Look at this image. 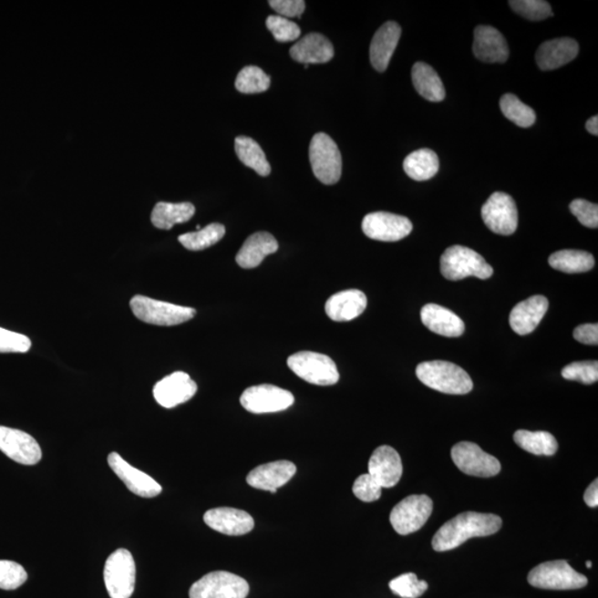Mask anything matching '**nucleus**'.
Returning a JSON list of instances; mask_svg holds the SVG:
<instances>
[{
	"instance_id": "obj_1",
	"label": "nucleus",
	"mask_w": 598,
	"mask_h": 598,
	"mask_svg": "<svg viewBox=\"0 0 598 598\" xmlns=\"http://www.w3.org/2000/svg\"><path fill=\"white\" fill-rule=\"evenodd\" d=\"M502 519L496 514L465 512L457 515L438 531L432 539L437 552L457 549L472 538H483L499 532Z\"/></svg>"
},
{
	"instance_id": "obj_2",
	"label": "nucleus",
	"mask_w": 598,
	"mask_h": 598,
	"mask_svg": "<svg viewBox=\"0 0 598 598\" xmlns=\"http://www.w3.org/2000/svg\"><path fill=\"white\" fill-rule=\"evenodd\" d=\"M416 375L422 384L443 394L466 395L473 389L472 379L466 370L443 360L418 365Z\"/></svg>"
},
{
	"instance_id": "obj_3",
	"label": "nucleus",
	"mask_w": 598,
	"mask_h": 598,
	"mask_svg": "<svg viewBox=\"0 0 598 598\" xmlns=\"http://www.w3.org/2000/svg\"><path fill=\"white\" fill-rule=\"evenodd\" d=\"M441 274L448 281H461L469 276L488 280L493 275V268L476 251L455 245L443 253L440 261Z\"/></svg>"
},
{
	"instance_id": "obj_4",
	"label": "nucleus",
	"mask_w": 598,
	"mask_h": 598,
	"mask_svg": "<svg viewBox=\"0 0 598 598\" xmlns=\"http://www.w3.org/2000/svg\"><path fill=\"white\" fill-rule=\"evenodd\" d=\"M130 306L134 316L157 326H175L187 323L197 314L194 308L174 305L142 295L134 296Z\"/></svg>"
},
{
	"instance_id": "obj_5",
	"label": "nucleus",
	"mask_w": 598,
	"mask_h": 598,
	"mask_svg": "<svg viewBox=\"0 0 598 598\" xmlns=\"http://www.w3.org/2000/svg\"><path fill=\"white\" fill-rule=\"evenodd\" d=\"M314 175L324 184H336L342 177L343 160L337 144L326 133H317L309 146Z\"/></svg>"
},
{
	"instance_id": "obj_6",
	"label": "nucleus",
	"mask_w": 598,
	"mask_h": 598,
	"mask_svg": "<svg viewBox=\"0 0 598 598\" xmlns=\"http://www.w3.org/2000/svg\"><path fill=\"white\" fill-rule=\"evenodd\" d=\"M531 585L542 590H579L587 585L586 576L577 572L566 561H552L540 564L530 572Z\"/></svg>"
},
{
	"instance_id": "obj_7",
	"label": "nucleus",
	"mask_w": 598,
	"mask_h": 598,
	"mask_svg": "<svg viewBox=\"0 0 598 598\" xmlns=\"http://www.w3.org/2000/svg\"><path fill=\"white\" fill-rule=\"evenodd\" d=\"M136 563L131 552L119 549L108 558L105 565L106 589L111 598H130L136 587Z\"/></svg>"
},
{
	"instance_id": "obj_8",
	"label": "nucleus",
	"mask_w": 598,
	"mask_h": 598,
	"mask_svg": "<svg viewBox=\"0 0 598 598\" xmlns=\"http://www.w3.org/2000/svg\"><path fill=\"white\" fill-rule=\"evenodd\" d=\"M287 365L294 374L309 384L333 386L339 380L337 366L326 355L299 352L288 358Z\"/></svg>"
},
{
	"instance_id": "obj_9",
	"label": "nucleus",
	"mask_w": 598,
	"mask_h": 598,
	"mask_svg": "<svg viewBox=\"0 0 598 598\" xmlns=\"http://www.w3.org/2000/svg\"><path fill=\"white\" fill-rule=\"evenodd\" d=\"M250 586L241 576L219 571L206 574L190 589V598H246Z\"/></svg>"
},
{
	"instance_id": "obj_10",
	"label": "nucleus",
	"mask_w": 598,
	"mask_h": 598,
	"mask_svg": "<svg viewBox=\"0 0 598 598\" xmlns=\"http://www.w3.org/2000/svg\"><path fill=\"white\" fill-rule=\"evenodd\" d=\"M433 510L432 500L426 494H414L396 505L390 513V523L396 532L408 535L426 524Z\"/></svg>"
},
{
	"instance_id": "obj_11",
	"label": "nucleus",
	"mask_w": 598,
	"mask_h": 598,
	"mask_svg": "<svg viewBox=\"0 0 598 598\" xmlns=\"http://www.w3.org/2000/svg\"><path fill=\"white\" fill-rule=\"evenodd\" d=\"M451 458L459 470L468 476L491 478L501 471V463L496 457L483 451L476 443L462 441L451 450Z\"/></svg>"
},
{
	"instance_id": "obj_12",
	"label": "nucleus",
	"mask_w": 598,
	"mask_h": 598,
	"mask_svg": "<svg viewBox=\"0 0 598 598\" xmlns=\"http://www.w3.org/2000/svg\"><path fill=\"white\" fill-rule=\"evenodd\" d=\"M241 405L252 414H272L290 408L294 396L290 391L273 385L253 386L241 396Z\"/></svg>"
},
{
	"instance_id": "obj_13",
	"label": "nucleus",
	"mask_w": 598,
	"mask_h": 598,
	"mask_svg": "<svg viewBox=\"0 0 598 598\" xmlns=\"http://www.w3.org/2000/svg\"><path fill=\"white\" fill-rule=\"evenodd\" d=\"M482 219L499 235H512L518 229V209L511 195L496 192L482 206Z\"/></svg>"
},
{
	"instance_id": "obj_14",
	"label": "nucleus",
	"mask_w": 598,
	"mask_h": 598,
	"mask_svg": "<svg viewBox=\"0 0 598 598\" xmlns=\"http://www.w3.org/2000/svg\"><path fill=\"white\" fill-rule=\"evenodd\" d=\"M0 451L15 462L34 466L43 458L38 442L22 430L0 426Z\"/></svg>"
},
{
	"instance_id": "obj_15",
	"label": "nucleus",
	"mask_w": 598,
	"mask_h": 598,
	"mask_svg": "<svg viewBox=\"0 0 598 598\" xmlns=\"http://www.w3.org/2000/svg\"><path fill=\"white\" fill-rule=\"evenodd\" d=\"M363 231L371 240L397 242L408 236L414 226L405 216L388 212H375L366 215Z\"/></svg>"
},
{
	"instance_id": "obj_16",
	"label": "nucleus",
	"mask_w": 598,
	"mask_h": 598,
	"mask_svg": "<svg viewBox=\"0 0 598 598\" xmlns=\"http://www.w3.org/2000/svg\"><path fill=\"white\" fill-rule=\"evenodd\" d=\"M197 391L195 381L187 373L177 371L154 386L153 396L160 406L171 409L192 399Z\"/></svg>"
},
{
	"instance_id": "obj_17",
	"label": "nucleus",
	"mask_w": 598,
	"mask_h": 598,
	"mask_svg": "<svg viewBox=\"0 0 598 598\" xmlns=\"http://www.w3.org/2000/svg\"><path fill=\"white\" fill-rule=\"evenodd\" d=\"M108 465L115 472L126 487L136 496L141 498H156L162 492V487L139 469L129 465L117 452H111L108 457Z\"/></svg>"
},
{
	"instance_id": "obj_18",
	"label": "nucleus",
	"mask_w": 598,
	"mask_h": 598,
	"mask_svg": "<svg viewBox=\"0 0 598 598\" xmlns=\"http://www.w3.org/2000/svg\"><path fill=\"white\" fill-rule=\"evenodd\" d=\"M368 474L381 488H394L402 476L399 453L389 446H381L370 457Z\"/></svg>"
},
{
	"instance_id": "obj_19",
	"label": "nucleus",
	"mask_w": 598,
	"mask_h": 598,
	"mask_svg": "<svg viewBox=\"0 0 598 598\" xmlns=\"http://www.w3.org/2000/svg\"><path fill=\"white\" fill-rule=\"evenodd\" d=\"M203 519L205 524L216 532L232 536L250 533L255 524L249 513L233 508L209 510Z\"/></svg>"
},
{
	"instance_id": "obj_20",
	"label": "nucleus",
	"mask_w": 598,
	"mask_h": 598,
	"mask_svg": "<svg viewBox=\"0 0 598 598\" xmlns=\"http://www.w3.org/2000/svg\"><path fill=\"white\" fill-rule=\"evenodd\" d=\"M297 471L296 466L291 461L280 460L262 465L249 473L246 482L252 488L265 490L276 493L277 489L291 480Z\"/></svg>"
},
{
	"instance_id": "obj_21",
	"label": "nucleus",
	"mask_w": 598,
	"mask_h": 598,
	"mask_svg": "<svg viewBox=\"0 0 598 598\" xmlns=\"http://www.w3.org/2000/svg\"><path fill=\"white\" fill-rule=\"evenodd\" d=\"M473 53L483 63H505L509 58L507 40L491 26H478L474 30Z\"/></svg>"
},
{
	"instance_id": "obj_22",
	"label": "nucleus",
	"mask_w": 598,
	"mask_h": 598,
	"mask_svg": "<svg viewBox=\"0 0 598 598\" xmlns=\"http://www.w3.org/2000/svg\"><path fill=\"white\" fill-rule=\"evenodd\" d=\"M579 44L572 38H556L545 41L536 51V63L541 70L561 68L579 55Z\"/></svg>"
},
{
	"instance_id": "obj_23",
	"label": "nucleus",
	"mask_w": 598,
	"mask_h": 598,
	"mask_svg": "<svg viewBox=\"0 0 598 598\" xmlns=\"http://www.w3.org/2000/svg\"><path fill=\"white\" fill-rule=\"evenodd\" d=\"M549 309L548 298L532 296L518 304L510 314V325L514 333L524 336L535 331Z\"/></svg>"
},
{
	"instance_id": "obj_24",
	"label": "nucleus",
	"mask_w": 598,
	"mask_h": 598,
	"mask_svg": "<svg viewBox=\"0 0 598 598\" xmlns=\"http://www.w3.org/2000/svg\"><path fill=\"white\" fill-rule=\"evenodd\" d=\"M401 36V27L395 22H388L381 26L376 32L370 45V63L379 72L388 68L391 57H393Z\"/></svg>"
},
{
	"instance_id": "obj_25",
	"label": "nucleus",
	"mask_w": 598,
	"mask_h": 598,
	"mask_svg": "<svg viewBox=\"0 0 598 598\" xmlns=\"http://www.w3.org/2000/svg\"><path fill=\"white\" fill-rule=\"evenodd\" d=\"M292 58L297 63L326 64L333 59L335 50L331 41L322 34L312 33L298 40L290 50Z\"/></svg>"
},
{
	"instance_id": "obj_26",
	"label": "nucleus",
	"mask_w": 598,
	"mask_h": 598,
	"mask_svg": "<svg viewBox=\"0 0 598 598\" xmlns=\"http://www.w3.org/2000/svg\"><path fill=\"white\" fill-rule=\"evenodd\" d=\"M367 307V297L362 291L347 290L328 299L325 311L334 322H350L362 315Z\"/></svg>"
},
{
	"instance_id": "obj_27",
	"label": "nucleus",
	"mask_w": 598,
	"mask_h": 598,
	"mask_svg": "<svg viewBox=\"0 0 598 598\" xmlns=\"http://www.w3.org/2000/svg\"><path fill=\"white\" fill-rule=\"evenodd\" d=\"M421 321L432 333L445 337H459L465 333V323L450 309L428 304L421 309Z\"/></svg>"
},
{
	"instance_id": "obj_28",
	"label": "nucleus",
	"mask_w": 598,
	"mask_h": 598,
	"mask_svg": "<svg viewBox=\"0 0 598 598\" xmlns=\"http://www.w3.org/2000/svg\"><path fill=\"white\" fill-rule=\"evenodd\" d=\"M277 250L278 243L274 236L267 232H257L244 242L237 253L236 262L242 268L252 270L260 266L266 256L274 254Z\"/></svg>"
},
{
	"instance_id": "obj_29",
	"label": "nucleus",
	"mask_w": 598,
	"mask_h": 598,
	"mask_svg": "<svg viewBox=\"0 0 598 598\" xmlns=\"http://www.w3.org/2000/svg\"><path fill=\"white\" fill-rule=\"evenodd\" d=\"M412 82L418 94L430 102H441L446 98L445 87L435 69L425 63L412 67Z\"/></svg>"
},
{
	"instance_id": "obj_30",
	"label": "nucleus",
	"mask_w": 598,
	"mask_h": 598,
	"mask_svg": "<svg viewBox=\"0 0 598 598\" xmlns=\"http://www.w3.org/2000/svg\"><path fill=\"white\" fill-rule=\"evenodd\" d=\"M195 208L192 203L159 202L152 211V224L160 230H171L174 225L185 223L193 218Z\"/></svg>"
},
{
	"instance_id": "obj_31",
	"label": "nucleus",
	"mask_w": 598,
	"mask_h": 598,
	"mask_svg": "<svg viewBox=\"0 0 598 598\" xmlns=\"http://www.w3.org/2000/svg\"><path fill=\"white\" fill-rule=\"evenodd\" d=\"M440 162L436 152L430 149H420L405 159L404 170L415 181H427L439 171Z\"/></svg>"
},
{
	"instance_id": "obj_32",
	"label": "nucleus",
	"mask_w": 598,
	"mask_h": 598,
	"mask_svg": "<svg viewBox=\"0 0 598 598\" xmlns=\"http://www.w3.org/2000/svg\"><path fill=\"white\" fill-rule=\"evenodd\" d=\"M549 264L556 271L576 274L591 271L595 265V260L589 252L564 250L553 253L550 256Z\"/></svg>"
},
{
	"instance_id": "obj_33",
	"label": "nucleus",
	"mask_w": 598,
	"mask_h": 598,
	"mask_svg": "<svg viewBox=\"0 0 598 598\" xmlns=\"http://www.w3.org/2000/svg\"><path fill=\"white\" fill-rule=\"evenodd\" d=\"M513 439L523 450L535 456H553L559 448L555 437L546 431L518 430Z\"/></svg>"
},
{
	"instance_id": "obj_34",
	"label": "nucleus",
	"mask_w": 598,
	"mask_h": 598,
	"mask_svg": "<svg viewBox=\"0 0 598 598\" xmlns=\"http://www.w3.org/2000/svg\"><path fill=\"white\" fill-rule=\"evenodd\" d=\"M235 152L237 157L261 177H267L271 173V166L268 163L264 151L260 144L249 137H237L235 139Z\"/></svg>"
},
{
	"instance_id": "obj_35",
	"label": "nucleus",
	"mask_w": 598,
	"mask_h": 598,
	"mask_svg": "<svg viewBox=\"0 0 598 598\" xmlns=\"http://www.w3.org/2000/svg\"><path fill=\"white\" fill-rule=\"evenodd\" d=\"M225 235L224 225L210 224L198 232L179 236V242L190 251H203L218 243Z\"/></svg>"
},
{
	"instance_id": "obj_36",
	"label": "nucleus",
	"mask_w": 598,
	"mask_h": 598,
	"mask_svg": "<svg viewBox=\"0 0 598 598\" xmlns=\"http://www.w3.org/2000/svg\"><path fill=\"white\" fill-rule=\"evenodd\" d=\"M500 108L504 117L520 128H530L535 123L534 110L521 101L517 96L504 95L500 100Z\"/></svg>"
},
{
	"instance_id": "obj_37",
	"label": "nucleus",
	"mask_w": 598,
	"mask_h": 598,
	"mask_svg": "<svg viewBox=\"0 0 598 598\" xmlns=\"http://www.w3.org/2000/svg\"><path fill=\"white\" fill-rule=\"evenodd\" d=\"M271 86V78L256 66H247L240 71L235 80V88L242 94H261Z\"/></svg>"
},
{
	"instance_id": "obj_38",
	"label": "nucleus",
	"mask_w": 598,
	"mask_h": 598,
	"mask_svg": "<svg viewBox=\"0 0 598 598\" xmlns=\"http://www.w3.org/2000/svg\"><path fill=\"white\" fill-rule=\"evenodd\" d=\"M509 4L520 16L532 22H541L553 16L550 4L544 0H511Z\"/></svg>"
},
{
	"instance_id": "obj_39",
	"label": "nucleus",
	"mask_w": 598,
	"mask_h": 598,
	"mask_svg": "<svg viewBox=\"0 0 598 598\" xmlns=\"http://www.w3.org/2000/svg\"><path fill=\"white\" fill-rule=\"evenodd\" d=\"M390 590L402 598H418L428 590V583L414 573L402 574L389 583Z\"/></svg>"
},
{
	"instance_id": "obj_40",
	"label": "nucleus",
	"mask_w": 598,
	"mask_h": 598,
	"mask_svg": "<svg viewBox=\"0 0 598 598\" xmlns=\"http://www.w3.org/2000/svg\"><path fill=\"white\" fill-rule=\"evenodd\" d=\"M266 27L278 43H291L301 36V28L292 20L273 15L266 19Z\"/></svg>"
},
{
	"instance_id": "obj_41",
	"label": "nucleus",
	"mask_w": 598,
	"mask_h": 598,
	"mask_svg": "<svg viewBox=\"0 0 598 598\" xmlns=\"http://www.w3.org/2000/svg\"><path fill=\"white\" fill-rule=\"evenodd\" d=\"M27 579V572L22 565L13 561H0V589L17 590Z\"/></svg>"
},
{
	"instance_id": "obj_42",
	"label": "nucleus",
	"mask_w": 598,
	"mask_h": 598,
	"mask_svg": "<svg viewBox=\"0 0 598 598\" xmlns=\"http://www.w3.org/2000/svg\"><path fill=\"white\" fill-rule=\"evenodd\" d=\"M562 377L585 385L594 384L598 380V363L596 360L572 363L562 370Z\"/></svg>"
},
{
	"instance_id": "obj_43",
	"label": "nucleus",
	"mask_w": 598,
	"mask_h": 598,
	"mask_svg": "<svg viewBox=\"0 0 598 598\" xmlns=\"http://www.w3.org/2000/svg\"><path fill=\"white\" fill-rule=\"evenodd\" d=\"M32 348V340L23 334L0 327V354H25Z\"/></svg>"
},
{
	"instance_id": "obj_44",
	"label": "nucleus",
	"mask_w": 598,
	"mask_h": 598,
	"mask_svg": "<svg viewBox=\"0 0 598 598\" xmlns=\"http://www.w3.org/2000/svg\"><path fill=\"white\" fill-rule=\"evenodd\" d=\"M571 212L576 216L582 225L590 229H597L598 206L589 201L577 199L570 204Z\"/></svg>"
},
{
	"instance_id": "obj_45",
	"label": "nucleus",
	"mask_w": 598,
	"mask_h": 598,
	"mask_svg": "<svg viewBox=\"0 0 598 598\" xmlns=\"http://www.w3.org/2000/svg\"><path fill=\"white\" fill-rule=\"evenodd\" d=\"M381 489L383 488L367 473L357 478L353 486V492L363 502L370 503L380 499Z\"/></svg>"
},
{
	"instance_id": "obj_46",
	"label": "nucleus",
	"mask_w": 598,
	"mask_h": 598,
	"mask_svg": "<svg viewBox=\"0 0 598 598\" xmlns=\"http://www.w3.org/2000/svg\"><path fill=\"white\" fill-rule=\"evenodd\" d=\"M270 6L275 10L278 16L284 18L302 17L306 4L303 0H271Z\"/></svg>"
},
{
	"instance_id": "obj_47",
	"label": "nucleus",
	"mask_w": 598,
	"mask_h": 598,
	"mask_svg": "<svg viewBox=\"0 0 598 598\" xmlns=\"http://www.w3.org/2000/svg\"><path fill=\"white\" fill-rule=\"evenodd\" d=\"M573 336L581 344L595 345L596 346L598 344L597 324L580 325L579 327L574 329Z\"/></svg>"
},
{
	"instance_id": "obj_48",
	"label": "nucleus",
	"mask_w": 598,
	"mask_h": 598,
	"mask_svg": "<svg viewBox=\"0 0 598 598\" xmlns=\"http://www.w3.org/2000/svg\"><path fill=\"white\" fill-rule=\"evenodd\" d=\"M584 501L590 508H596L598 505V480L591 483L584 493Z\"/></svg>"
},
{
	"instance_id": "obj_49",
	"label": "nucleus",
	"mask_w": 598,
	"mask_h": 598,
	"mask_svg": "<svg viewBox=\"0 0 598 598\" xmlns=\"http://www.w3.org/2000/svg\"><path fill=\"white\" fill-rule=\"evenodd\" d=\"M586 130L589 131L593 136H598V117L594 116L586 122Z\"/></svg>"
},
{
	"instance_id": "obj_50",
	"label": "nucleus",
	"mask_w": 598,
	"mask_h": 598,
	"mask_svg": "<svg viewBox=\"0 0 598 598\" xmlns=\"http://www.w3.org/2000/svg\"><path fill=\"white\" fill-rule=\"evenodd\" d=\"M586 566H587V569H591V567H592V562H591V561H587V562H586Z\"/></svg>"
}]
</instances>
